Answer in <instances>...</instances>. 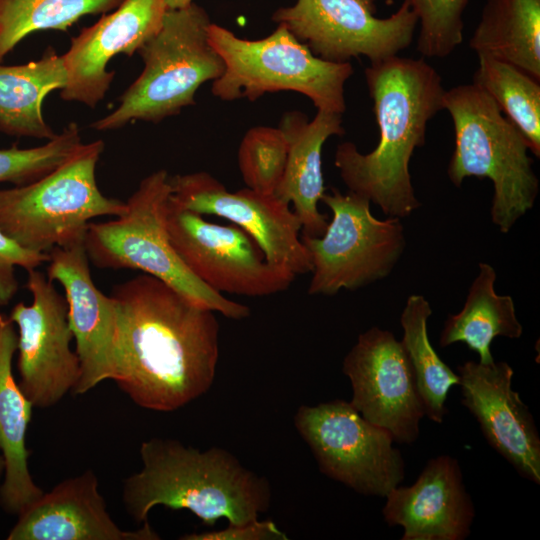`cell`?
I'll return each mask as SVG.
<instances>
[{
  "mask_svg": "<svg viewBox=\"0 0 540 540\" xmlns=\"http://www.w3.org/2000/svg\"><path fill=\"white\" fill-rule=\"evenodd\" d=\"M113 378L138 406L168 412L205 394L219 359V323L160 279L141 274L113 287Z\"/></svg>",
  "mask_w": 540,
  "mask_h": 540,
  "instance_id": "6da1fadb",
  "label": "cell"
},
{
  "mask_svg": "<svg viewBox=\"0 0 540 540\" xmlns=\"http://www.w3.org/2000/svg\"><path fill=\"white\" fill-rule=\"evenodd\" d=\"M365 79L379 127V142L367 154L352 142L337 146L334 164L348 191L404 218L421 205L409 163L426 140L428 122L443 110L445 89L439 73L424 59L399 57L370 64Z\"/></svg>",
  "mask_w": 540,
  "mask_h": 540,
  "instance_id": "7a4b0ae2",
  "label": "cell"
},
{
  "mask_svg": "<svg viewBox=\"0 0 540 540\" xmlns=\"http://www.w3.org/2000/svg\"><path fill=\"white\" fill-rule=\"evenodd\" d=\"M140 456L142 469L122 487L124 507L137 523L158 505L187 509L210 527L220 518L232 524L258 519L270 506L268 480L223 448L202 452L175 439L151 438L142 442Z\"/></svg>",
  "mask_w": 540,
  "mask_h": 540,
  "instance_id": "3957f363",
  "label": "cell"
},
{
  "mask_svg": "<svg viewBox=\"0 0 540 540\" xmlns=\"http://www.w3.org/2000/svg\"><path fill=\"white\" fill-rule=\"evenodd\" d=\"M443 109L452 118L455 135L448 178L457 187L472 176L490 179L491 220L500 232H509L533 208L539 192L526 138L474 83L445 90Z\"/></svg>",
  "mask_w": 540,
  "mask_h": 540,
  "instance_id": "277c9868",
  "label": "cell"
},
{
  "mask_svg": "<svg viewBox=\"0 0 540 540\" xmlns=\"http://www.w3.org/2000/svg\"><path fill=\"white\" fill-rule=\"evenodd\" d=\"M169 178L164 169L152 172L141 180L120 215L106 222L89 223L84 237L89 261L100 269L139 270L228 319L248 318V306L203 284L172 246L166 222L171 196Z\"/></svg>",
  "mask_w": 540,
  "mask_h": 540,
  "instance_id": "5b68a950",
  "label": "cell"
},
{
  "mask_svg": "<svg viewBox=\"0 0 540 540\" xmlns=\"http://www.w3.org/2000/svg\"><path fill=\"white\" fill-rule=\"evenodd\" d=\"M211 23L207 11L194 2L168 9L161 29L137 51L143 71L120 96L118 107L90 127L109 131L136 120L159 123L193 105L198 88L225 70L209 40Z\"/></svg>",
  "mask_w": 540,
  "mask_h": 540,
  "instance_id": "8992f818",
  "label": "cell"
},
{
  "mask_svg": "<svg viewBox=\"0 0 540 540\" xmlns=\"http://www.w3.org/2000/svg\"><path fill=\"white\" fill-rule=\"evenodd\" d=\"M104 142L83 143L67 161L40 179L0 189V229L21 246L48 253L84 241L97 217L118 216L125 202L105 196L96 182Z\"/></svg>",
  "mask_w": 540,
  "mask_h": 540,
  "instance_id": "52a82bcc",
  "label": "cell"
},
{
  "mask_svg": "<svg viewBox=\"0 0 540 540\" xmlns=\"http://www.w3.org/2000/svg\"><path fill=\"white\" fill-rule=\"evenodd\" d=\"M208 36L225 63L223 74L212 83L214 96L255 101L265 93L294 91L307 96L317 110H346L344 87L353 74L351 63L315 56L284 25L265 38L247 40L211 23Z\"/></svg>",
  "mask_w": 540,
  "mask_h": 540,
  "instance_id": "ba28073f",
  "label": "cell"
},
{
  "mask_svg": "<svg viewBox=\"0 0 540 540\" xmlns=\"http://www.w3.org/2000/svg\"><path fill=\"white\" fill-rule=\"evenodd\" d=\"M321 201L332 212L325 232L301 235L312 262L308 294L332 296L386 278L406 245L400 218H376L371 202L350 191L332 188Z\"/></svg>",
  "mask_w": 540,
  "mask_h": 540,
  "instance_id": "9c48e42d",
  "label": "cell"
},
{
  "mask_svg": "<svg viewBox=\"0 0 540 540\" xmlns=\"http://www.w3.org/2000/svg\"><path fill=\"white\" fill-rule=\"evenodd\" d=\"M294 426L320 471L363 495L386 497L404 479V460L385 429L345 400L302 405Z\"/></svg>",
  "mask_w": 540,
  "mask_h": 540,
  "instance_id": "30bf717a",
  "label": "cell"
},
{
  "mask_svg": "<svg viewBox=\"0 0 540 540\" xmlns=\"http://www.w3.org/2000/svg\"><path fill=\"white\" fill-rule=\"evenodd\" d=\"M375 12V0H297L277 9L272 20L325 61L365 56L374 64L409 47L418 25L409 0L387 18Z\"/></svg>",
  "mask_w": 540,
  "mask_h": 540,
  "instance_id": "8fae6325",
  "label": "cell"
},
{
  "mask_svg": "<svg viewBox=\"0 0 540 540\" xmlns=\"http://www.w3.org/2000/svg\"><path fill=\"white\" fill-rule=\"evenodd\" d=\"M166 222L172 246L185 266L220 294L270 296L287 290L296 278L269 264L237 225L207 221L203 215L176 205L171 196Z\"/></svg>",
  "mask_w": 540,
  "mask_h": 540,
  "instance_id": "7c38bea8",
  "label": "cell"
},
{
  "mask_svg": "<svg viewBox=\"0 0 540 540\" xmlns=\"http://www.w3.org/2000/svg\"><path fill=\"white\" fill-rule=\"evenodd\" d=\"M25 287L32 303H17L8 316L18 328V384L33 407L49 408L77 386L80 361L64 295L37 269L27 271Z\"/></svg>",
  "mask_w": 540,
  "mask_h": 540,
  "instance_id": "4fadbf2b",
  "label": "cell"
},
{
  "mask_svg": "<svg viewBox=\"0 0 540 540\" xmlns=\"http://www.w3.org/2000/svg\"><path fill=\"white\" fill-rule=\"evenodd\" d=\"M171 200L201 215H214L245 231L272 266L298 276L312 271L301 239L302 223L275 194L247 187L231 192L208 172L170 176Z\"/></svg>",
  "mask_w": 540,
  "mask_h": 540,
  "instance_id": "5bb4252c",
  "label": "cell"
},
{
  "mask_svg": "<svg viewBox=\"0 0 540 540\" xmlns=\"http://www.w3.org/2000/svg\"><path fill=\"white\" fill-rule=\"evenodd\" d=\"M342 371L351 382L350 403L367 421L398 443L417 440L424 405L406 351L393 333L376 326L361 333Z\"/></svg>",
  "mask_w": 540,
  "mask_h": 540,
  "instance_id": "9a60e30c",
  "label": "cell"
},
{
  "mask_svg": "<svg viewBox=\"0 0 540 540\" xmlns=\"http://www.w3.org/2000/svg\"><path fill=\"white\" fill-rule=\"evenodd\" d=\"M167 10L166 0H124L84 27L61 55L66 83L60 97L96 107L115 76V71L107 69L109 62L118 54L137 52L161 29Z\"/></svg>",
  "mask_w": 540,
  "mask_h": 540,
  "instance_id": "2e32d148",
  "label": "cell"
},
{
  "mask_svg": "<svg viewBox=\"0 0 540 540\" xmlns=\"http://www.w3.org/2000/svg\"><path fill=\"white\" fill-rule=\"evenodd\" d=\"M48 253L46 276L64 290L68 322L80 361L81 376L73 392L85 394L113 378L115 302L95 285L84 241L54 247Z\"/></svg>",
  "mask_w": 540,
  "mask_h": 540,
  "instance_id": "e0dca14e",
  "label": "cell"
},
{
  "mask_svg": "<svg viewBox=\"0 0 540 540\" xmlns=\"http://www.w3.org/2000/svg\"><path fill=\"white\" fill-rule=\"evenodd\" d=\"M462 404L476 418L490 446L524 478L540 483V437L532 414L512 389L506 362L467 361L457 367Z\"/></svg>",
  "mask_w": 540,
  "mask_h": 540,
  "instance_id": "ac0fdd59",
  "label": "cell"
},
{
  "mask_svg": "<svg viewBox=\"0 0 540 540\" xmlns=\"http://www.w3.org/2000/svg\"><path fill=\"white\" fill-rule=\"evenodd\" d=\"M8 540H158L148 521L121 529L110 516L92 470L43 493L19 514Z\"/></svg>",
  "mask_w": 540,
  "mask_h": 540,
  "instance_id": "d6986e66",
  "label": "cell"
},
{
  "mask_svg": "<svg viewBox=\"0 0 540 540\" xmlns=\"http://www.w3.org/2000/svg\"><path fill=\"white\" fill-rule=\"evenodd\" d=\"M382 514L404 529L402 540H464L475 516L460 466L449 455L430 459L415 483L386 495Z\"/></svg>",
  "mask_w": 540,
  "mask_h": 540,
  "instance_id": "ffe728a7",
  "label": "cell"
},
{
  "mask_svg": "<svg viewBox=\"0 0 540 540\" xmlns=\"http://www.w3.org/2000/svg\"><path fill=\"white\" fill-rule=\"evenodd\" d=\"M279 128L288 142V158L275 195L293 205L302 223V235L320 237L328 225L326 215L318 210L325 193L322 148L329 137L345 133L342 114L317 110L309 121L301 112H288Z\"/></svg>",
  "mask_w": 540,
  "mask_h": 540,
  "instance_id": "44dd1931",
  "label": "cell"
},
{
  "mask_svg": "<svg viewBox=\"0 0 540 540\" xmlns=\"http://www.w3.org/2000/svg\"><path fill=\"white\" fill-rule=\"evenodd\" d=\"M17 332L8 316L0 313V451L5 470L0 484V505L18 515L44 492L30 474L26 434L33 405L12 372Z\"/></svg>",
  "mask_w": 540,
  "mask_h": 540,
  "instance_id": "7402d4cb",
  "label": "cell"
},
{
  "mask_svg": "<svg viewBox=\"0 0 540 540\" xmlns=\"http://www.w3.org/2000/svg\"><path fill=\"white\" fill-rule=\"evenodd\" d=\"M66 83L62 56L48 47L40 59L22 65L0 64V132L38 139H53L57 133L45 121L42 105L46 96Z\"/></svg>",
  "mask_w": 540,
  "mask_h": 540,
  "instance_id": "603a6c76",
  "label": "cell"
},
{
  "mask_svg": "<svg viewBox=\"0 0 540 540\" xmlns=\"http://www.w3.org/2000/svg\"><path fill=\"white\" fill-rule=\"evenodd\" d=\"M478 268L463 308L447 317L439 344L447 347L463 342L479 355L480 363L490 364L494 362L490 348L493 339L498 336L520 338L523 327L517 319L512 297L495 291V269L484 262L479 263Z\"/></svg>",
  "mask_w": 540,
  "mask_h": 540,
  "instance_id": "cb8c5ba5",
  "label": "cell"
},
{
  "mask_svg": "<svg viewBox=\"0 0 540 540\" xmlns=\"http://www.w3.org/2000/svg\"><path fill=\"white\" fill-rule=\"evenodd\" d=\"M469 47L540 81V0H486Z\"/></svg>",
  "mask_w": 540,
  "mask_h": 540,
  "instance_id": "d4e9b609",
  "label": "cell"
},
{
  "mask_svg": "<svg viewBox=\"0 0 540 540\" xmlns=\"http://www.w3.org/2000/svg\"><path fill=\"white\" fill-rule=\"evenodd\" d=\"M432 314L428 300L419 294L410 295L400 316L403 328L401 341L412 366L425 416L441 424L445 401L450 388L459 385V375L437 355L428 338L427 322Z\"/></svg>",
  "mask_w": 540,
  "mask_h": 540,
  "instance_id": "484cf974",
  "label": "cell"
},
{
  "mask_svg": "<svg viewBox=\"0 0 540 540\" xmlns=\"http://www.w3.org/2000/svg\"><path fill=\"white\" fill-rule=\"evenodd\" d=\"M473 82L486 92L501 112L526 138L529 150L540 157V81L523 70L489 55L478 54Z\"/></svg>",
  "mask_w": 540,
  "mask_h": 540,
  "instance_id": "4316f807",
  "label": "cell"
},
{
  "mask_svg": "<svg viewBox=\"0 0 540 540\" xmlns=\"http://www.w3.org/2000/svg\"><path fill=\"white\" fill-rule=\"evenodd\" d=\"M124 0H0V63L33 32L67 31L86 15L106 14Z\"/></svg>",
  "mask_w": 540,
  "mask_h": 540,
  "instance_id": "83f0119b",
  "label": "cell"
},
{
  "mask_svg": "<svg viewBox=\"0 0 540 540\" xmlns=\"http://www.w3.org/2000/svg\"><path fill=\"white\" fill-rule=\"evenodd\" d=\"M288 158V142L282 130L255 126L243 136L238 148V168L247 188L275 194Z\"/></svg>",
  "mask_w": 540,
  "mask_h": 540,
  "instance_id": "f1b7e54d",
  "label": "cell"
},
{
  "mask_svg": "<svg viewBox=\"0 0 540 540\" xmlns=\"http://www.w3.org/2000/svg\"><path fill=\"white\" fill-rule=\"evenodd\" d=\"M82 145L78 124L71 122L43 145L0 149V182L18 186L36 181L71 158Z\"/></svg>",
  "mask_w": 540,
  "mask_h": 540,
  "instance_id": "f546056e",
  "label": "cell"
},
{
  "mask_svg": "<svg viewBox=\"0 0 540 540\" xmlns=\"http://www.w3.org/2000/svg\"><path fill=\"white\" fill-rule=\"evenodd\" d=\"M420 24L417 51L425 57L450 55L463 40L469 0H409Z\"/></svg>",
  "mask_w": 540,
  "mask_h": 540,
  "instance_id": "4dcf8cb0",
  "label": "cell"
},
{
  "mask_svg": "<svg viewBox=\"0 0 540 540\" xmlns=\"http://www.w3.org/2000/svg\"><path fill=\"white\" fill-rule=\"evenodd\" d=\"M49 261V253L21 246L0 229V306H6L18 291L15 268L37 269Z\"/></svg>",
  "mask_w": 540,
  "mask_h": 540,
  "instance_id": "1f68e13d",
  "label": "cell"
},
{
  "mask_svg": "<svg viewBox=\"0 0 540 540\" xmlns=\"http://www.w3.org/2000/svg\"><path fill=\"white\" fill-rule=\"evenodd\" d=\"M182 540H287L282 532L271 520L258 519L232 524L222 529L204 533H191L180 537Z\"/></svg>",
  "mask_w": 540,
  "mask_h": 540,
  "instance_id": "d6a6232c",
  "label": "cell"
},
{
  "mask_svg": "<svg viewBox=\"0 0 540 540\" xmlns=\"http://www.w3.org/2000/svg\"><path fill=\"white\" fill-rule=\"evenodd\" d=\"M166 1H167L168 9L182 8L194 2L193 0H166Z\"/></svg>",
  "mask_w": 540,
  "mask_h": 540,
  "instance_id": "836d02e7",
  "label": "cell"
},
{
  "mask_svg": "<svg viewBox=\"0 0 540 540\" xmlns=\"http://www.w3.org/2000/svg\"><path fill=\"white\" fill-rule=\"evenodd\" d=\"M4 470H5V462H4L3 456L0 454V482L3 478Z\"/></svg>",
  "mask_w": 540,
  "mask_h": 540,
  "instance_id": "e575fe53",
  "label": "cell"
}]
</instances>
